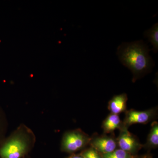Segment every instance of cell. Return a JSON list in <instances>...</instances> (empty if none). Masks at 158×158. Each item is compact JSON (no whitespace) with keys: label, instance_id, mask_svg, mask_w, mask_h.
<instances>
[{"label":"cell","instance_id":"obj_1","mask_svg":"<svg viewBox=\"0 0 158 158\" xmlns=\"http://www.w3.org/2000/svg\"><path fill=\"white\" fill-rule=\"evenodd\" d=\"M150 50L142 40L123 43L117 48V55L123 65L131 70L135 83L151 72L154 62Z\"/></svg>","mask_w":158,"mask_h":158},{"label":"cell","instance_id":"obj_2","mask_svg":"<svg viewBox=\"0 0 158 158\" xmlns=\"http://www.w3.org/2000/svg\"><path fill=\"white\" fill-rule=\"evenodd\" d=\"M36 141L33 131L22 123L1 144L0 158L25 157L34 148Z\"/></svg>","mask_w":158,"mask_h":158},{"label":"cell","instance_id":"obj_3","mask_svg":"<svg viewBox=\"0 0 158 158\" xmlns=\"http://www.w3.org/2000/svg\"><path fill=\"white\" fill-rule=\"evenodd\" d=\"M90 137L81 129L69 130L63 134L60 150L67 153H75L85 149L89 144Z\"/></svg>","mask_w":158,"mask_h":158},{"label":"cell","instance_id":"obj_4","mask_svg":"<svg viewBox=\"0 0 158 158\" xmlns=\"http://www.w3.org/2000/svg\"><path fill=\"white\" fill-rule=\"evenodd\" d=\"M125 117L123 121V127L128 129L133 124H146L155 121L158 117V108H152L144 111L131 109L125 112Z\"/></svg>","mask_w":158,"mask_h":158},{"label":"cell","instance_id":"obj_5","mask_svg":"<svg viewBox=\"0 0 158 158\" xmlns=\"http://www.w3.org/2000/svg\"><path fill=\"white\" fill-rule=\"evenodd\" d=\"M89 145L102 155L114 151L118 148L117 139L114 133L99 135L97 133L90 137Z\"/></svg>","mask_w":158,"mask_h":158},{"label":"cell","instance_id":"obj_6","mask_svg":"<svg viewBox=\"0 0 158 158\" xmlns=\"http://www.w3.org/2000/svg\"><path fill=\"white\" fill-rule=\"evenodd\" d=\"M116 139L118 148L132 155H138L139 151L143 148V144L138 137L126 128L119 130V135Z\"/></svg>","mask_w":158,"mask_h":158},{"label":"cell","instance_id":"obj_7","mask_svg":"<svg viewBox=\"0 0 158 158\" xmlns=\"http://www.w3.org/2000/svg\"><path fill=\"white\" fill-rule=\"evenodd\" d=\"M128 97L127 94L123 93L115 95L108 103V109L112 114H118L125 113L127 110Z\"/></svg>","mask_w":158,"mask_h":158},{"label":"cell","instance_id":"obj_8","mask_svg":"<svg viewBox=\"0 0 158 158\" xmlns=\"http://www.w3.org/2000/svg\"><path fill=\"white\" fill-rule=\"evenodd\" d=\"M102 128L104 134H112L115 130L119 131L123 128V121L118 115L110 113L103 121Z\"/></svg>","mask_w":158,"mask_h":158},{"label":"cell","instance_id":"obj_9","mask_svg":"<svg viewBox=\"0 0 158 158\" xmlns=\"http://www.w3.org/2000/svg\"><path fill=\"white\" fill-rule=\"evenodd\" d=\"M158 147V123L156 121H153L151 128L148 135L146 143L143 144V148L148 150L156 149Z\"/></svg>","mask_w":158,"mask_h":158},{"label":"cell","instance_id":"obj_10","mask_svg":"<svg viewBox=\"0 0 158 158\" xmlns=\"http://www.w3.org/2000/svg\"><path fill=\"white\" fill-rule=\"evenodd\" d=\"M144 36L147 37L153 46L152 50L156 53L158 50V24H155L149 30L145 31Z\"/></svg>","mask_w":158,"mask_h":158},{"label":"cell","instance_id":"obj_11","mask_svg":"<svg viewBox=\"0 0 158 158\" xmlns=\"http://www.w3.org/2000/svg\"><path fill=\"white\" fill-rule=\"evenodd\" d=\"M8 126L7 117L4 110L0 107V146L6 138Z\"/></svg>","mask_w":158,"mask_h":158},{"label":"cell","instance_id":"obj_12","mask_svg":"<svg viewBox=\"0 0 158 158\" xmlns=\"http://www.w3.org/2000/svg\"><path fill=\"white\" fill-rule=\"evenodd\" d=\"M102 158H141V156H134L117 148L114 151L106 154L102 155Z\"/></svg>","mask_w":158,"mask_h":158},{"label":"cell","instance_id":"obj_13","mask_svg":"<svg viewBox=\"0 0 158 158\" xmlns=\"http://www.w3.org/2000/svg\"><path fill=\"white\" fill-rule=\"evenodd\" d=\"M80 154L84 158H102L101 154L91 147L83 150Z\"/></svg>","mask_w":158,"mask_h":158},{"label":"cell","instance_id":"obj_14","mask_svg":"<svg viewBox=\"0 0 158 158\" xmlns=\"http://www.w3.org/2000/svg\"><path fill=\"white\" fill-rule=\"evenodd\" d=\"M66 158H84L83 156L81 155V154L73 153L70 154V155L68 156Z\"/></svg>","mask_w":158,"mask_h":158},{"label":"cell","instance_id":"obj_15","mask_svg":"<svg viewBox=\"0 0 158 158\" xmlns=\"http://www.w3.org/2000/svg\"><path fill=\"white\" fill-rule=\"evenodd\" d=\"M141 158H153L152 156H151L149 154H147L145 155L141 156Z\"/></svg>","mask_w":158,"mask_h":158},{"label":"cell","instance_id":"obj_16","mask_svg":"<svg viewBox=\"0 0 158 158\" xmlns=\"http://www.w3.org/2000/svg\"></svg>","mask_w":158,"mask_h":158}]
</instances>
